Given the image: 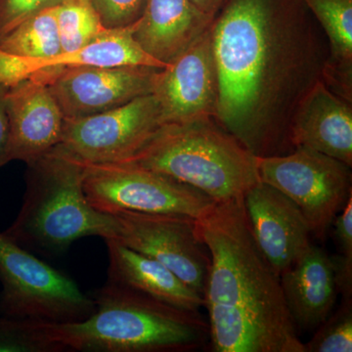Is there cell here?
Segmentation results:
<instances>
[{"label":"cell","mask_w":352,"mask_h":352,"mask_svg":"<svg viewBox=\"0 0 352 352\" xmlns=\"http://www.w3.org/2000/svg\"><path fill=\"white\" fill-rule=\"evenodd\" d=\"M219 105L215 120L256 156H272L296 105L328 57L302 21L274 0H230L212 23Z\"/></svg>","instance_id":"6da1fadb"},{"label":"cell","mask_w":352,"mask_h":352,"mask_svg":"<svg viewBox=\"0 0 352 352\" xmlns=\"http://www.w3.org/2000/svg\"><path fill=\"white\" fill-rule=\"evenodd\" d=\"M210 256L204 302L217 352H305L280 277L252 236L244 197L215 203L196 219Z\"/></svg>","instance_id":"7a4b0ae2"},{"label":"cell","mask_w":352,"mask_h":352,"mask_svg":"<svg viewBox=\"0 0 352 352\" xmlns=\"http://www.w3.org/2000/svg\"><path fill=\"white\" fill-rule=\"evenodd\" d=\"M94 300V314L82 321H32L34 335L48 352L177 351L200 342L195 314L109 282Z\"/></svg>","instance_id":"3957f363"},{"label":"cell","mask_w":352,"mask_h":352,"mask_svg":"<svg viewBox=\"0 0 352 352\" xmlns=\"http://www.w3.org/2000/svg\"><path fill=\"white\" fill-rule=\"evenodd\" d=\"M28 166L22 208L6 237L47 254L63 252L87 236L115 239L113 214L95 210L85 196L82 162L56 146Z\"/></svg>","instance_id":"277c9868"},{"label":"cell","mask_w":352,"mask_h":352,"mask_svg":"<svg viewBox=\"0 0 352 352\" xmlns=\"http://www.w3.org/2000/svg\"><path fill=\"white\" fill-rule=\"evenodd\" d=\"M256 155L212 119L164 124L126 162L184 183L215 203L241 198L261 182Z\"/></svg>","instance_id":"5b68a950"},{"label":"cell","mask_w":352,"mask_h":352,"mask_svg":"<svg viewBox=\"0 0 352 352\" xmlns=\"http://www.w3.org/2000/svg\"><path fill=\"white\" fill-rule=\"evenodd\" d=\"M0 311L19 320L68 323L94 314L92 298L71 278L0 233Z\"/></svg>","instance_id":"8992f818"},{"label":"cell","mask_w":352,"mask_h":352,"mask_svg":"<svg viewBox=\"0 0 352 352\" xmlns=\"http://www.w3.org/2000/svg\"><path fill=\"white\" fill-rule=\"evenodd\" d=\"M82 164L85 196L95 210L104 214L138 212L197 219L215 204L194 187L138 164Z\"/></svg>","instance_id":"52a82bcc"},{"label":"cell","mask_w":352,"mask_h":352,"mask_svg":"<svg viewBox=\"0 0 352 352\" xmlns=\"http://www.w3.org/2000/svg\"><path fill=\"white\" fill-rule=\"evenodd\" d=\"M256 162L261 182L293 201L316 236L326 233L352 195L351 166L314 150L296 147Z\"/></svg>","instance_id":"ba28073f"},{"label":"cell","mask_w":352,"mask_h":352,"mask_svg":"<svg viewBox=\"0 0 352 352\" xmlns=\"http://www.w3.org/2000/svg\"><path fill=\"white\" fill-rule=\"evenodd\" d=\"M164 124L153 94L138 97L107 112L65 119L57 145L82 163H122L131 159Z\"/></svg>","instance_id":"9c48e42d"},{"label":"cell","mask_w":352,"mask_h":352,"mask_svg":"<svg viewBox=\"0 0 352 352\" xmlns=\"http://www.w3.org/2000/svg\"><path fill=\"white\" fill-rule=\"evenodd\" d=\"M115 240L155 259L204 296L210 256L197 233L196 219L186 215L120 212Z\"/></svg>","instance_id":"30bf717a"},{"label":"cell","mask_w":352,"mask_h":352,"mask_svg":"<svg viewBox=\"0 0 352 352\" xmlns=\"http://www.w3.org/2000/svg\"><path fill=\"white\" fill-rule=\"evenodd\" d=\"M159 69L64 67L44 69L34 78L47 85L65 119H76L107 112L152 94Z\"/></svg>","instance_id":"8fae6325"},{"label":"cell","mask_w":352,"mask_h":352,"mask_svg":"<svg viewBox=\"0 0 352 352\" xmlns=\"http://www.w3.org/2000/svg\"><path fill=\"white\" fill-rule=\"evenodd\" d=\"M153 95L164 124H183L217 117L219 76L212 24L191 45L155 76Z\"/></svg>","instance_id":"7c38bea8"},{"label":"cell","mask_w":352,"mask_h":352,"mask_svg":"<svg viewBox=\"0 0 352 352\" xmlns=\"http://www.w3.org/2000/svg\"><path fill=\"white\" fill-rule=\"evenodd\" d=\"M244 205L254 241L280 277L311 245V228L293 201L265 183L245 194Z\"/></svg>","instance_id":"4fadbf2b"},{"label":"cell","mask_w":352,"mask_h":352,"mask_svg":"<svg viewBox=\"0 0 352 352\" xmlns=\"http://www.w3.org/2000/svg\"><path fill=\"white\" fill-rule=\"evenodd\" d=\"M9 162L29 164L56 147L63 134V113L50 88L38 78L8 88Z\"/></svg>","instance_id":"5bb4252c"},{"label":"cell","mask_w":352,"mask_h":352,"mask_svg":"<svg viewBox=\"0 0 352 352\" xmlns=\"http://www.w3.org/2000/svg\"><path fill=\"white\" fill-rule=\"evenodd\" d=\"M351 104L319 80L305 92L289 126V140L352 166Z\"/></svg>","instance_id":"9a60e30c"},{"label":"cell","mask_w":352,"mask_h":352,"mask_svg":"<svg viewBox=\"0 0 352 352\" xmlns=\"http://www.w3.org/2000/svg\"><path fill=\"white\" fill-rule=\"evenodd\" d=\"M190 0H147L133 24V38L144 52L168 66L214 23Z\"/></svg>","instance_id":"2e32d148"},{"label":"cell","mask_w":352,"mask_h":352,"mask_svg":"<svg viewBox=\"0 0 352 352\" xmlns=\"http://www.w3.org/2000/svg\"><path fill=\"white\" fill-rule=\"evenodd\" d=\"M104 241L108 249L109 283L190 314L198 312L205 303L203 296L190 288L163 264L129 249L117 240Z\"/></svg>","instance_id":"e0dca14e"},{"label":"cell","mask_w":352,"mask_h":352,"mask_svg":"<svg viewBox=\"0 0 352 352\" xmlns=\"http://www.w3.org/2000/svg\"><path fill=\"white\" fill-rule=\"evenodd\" d=\"M280 283L296 327L310 330L328 318L338 288L332 259L320 248L310 245L280 275Z\"/></svg>","instance_id":"ac0fdd59"},{"label":"cell","mask_w":352,"mask_h":352,"mask_svg":"<svg viewBox=\"0 0 352 352\" xmlns=\"http://www.w3.org/2000/svg\"><path fill=\"white\" fill-rule=\"evenodd\" d=\"M320 23L329 41L322 80L352 103V0H302Z\"/></svg>","instance_id":"d6986e66"},{"label":"cell","mask_w":352,"mask_h":352,"mask_svg":"<svg viewBox=\"0 0 352 352\" xmlns=\"http://www.w3.org/2000/svg\"><path fill=\"white\" fill-rule=\"evenodd\" d=\"M132 32L133 24L126 28L107 29L80 50L75 52L61 53L46 62L45 68H122L138 66L166 68V65L157 61L143 51L134 39Z\"/></svg>","instance_id":"ffe728a7"},{"label":"cell","mask_w":352,"mask_h":352,"mask_svg":"<svg viewBox=\"0 0 352 352\" xmlns=\"http://www.w3.org/2000/svg\"><path fill=\"white\" fill-rule=\"evenodd\" d=\"M0 48L19 56L43 60L45 69L46 62L62 53L56 7L46 9L23 21L12 31L0 38Z\"/></svg>","instance_id":"44dd1931"},{"label":"cell","mask_w":352,"mask_h":352,"mask_svg":"<svg viewBox=\"0 0 352 352\" xmlns=\"http://www.w3.org/2000/svg\"><path fill=\"white\" fill-rule=\"evenodd\" d=\"M62 53L80 50L107 30L89 0H66L56 7Z\"/></svg>","instance_id":"7402d4cb"},{"label":"cell","mask_w":352,"mask_h":352,"mask_svg":"<svg viewBox=\"0 0 352 352\" xmlns=\"http://www.w3.org/2000/svg\"><path fill=\"white\" fill-rule=\"evenodd\" d=\"M308 344L305 352H351L352 310L351 300H347L330 318L319 326Z\"/></svg>","instance_id":"603a6c76"},{"label":"cell","mask_w":352,"mask_h":352,"mask_svg":"<svg viewBox=\"0 0 352 352\" xmlns=\"http://www.w3.org/2000/svg\"><path fill=\"white\" fill-rule=\"evenodd\" d=\"M0 352H47L34 336L31 320L0 316Z\"/></svg>","instance_id":"cb8c5ba5"},{"label":"cell","mask_w":352,"mask_h":352,"mask_svg":"<svg viewBox=\"0 0 352 352\" xmlns=\"http://www.w3.org/2000/svg\"><path fill=\"white\" fill-rule=\"evenodd\" d=\"M107 29L126 28L142 15L147 0H89Z\"/></svg>","instance_id":"d4e9b609"},{"label":"cell","mask_w":352,"mask_h":352,"mask_svg":"<svg viewBox=\"0 0 352 352\" xmlns=\"http://www.w3.org/2000/svg\"><path fill=\"white\" fill-rule=\"evenodd\" d=\"M66 0H0V38L23 21L46 9L55 8Z\"/></svg>","instance_id":"484cf974"},{"label":"cell","mask_w":352,"mask_h":352,"mask_svg":"<svg viewBox=\"0 0 352 352\" xmlns=\"http://www.w3.org/2000/svg\"><path fill=\"white\" fill-rule=\"evenodd\" d=\"M41 71V60L19 56L0 48V87H16Z\"/></svg>","instance_id":"4316f807"},{"label":"cell","mask_w":352,"mask_h":352,"mask_svg":"<svg viewBox=\"0 0 352 352\" xmlns=\"http://www.w3.org/2000/svg\"><path fill=\"white\" fill-rule=\"evenodd\" d=\"M8 88L0 87V168L9 163V126L6 96Z\"/></svg>","instance_id":"83f0119b"},{"label":"cell","mask_w":352,"mask_h":352,"mask_svg":"<svg viewBox=\"0 0 352 352\" xmlns=\"http://www.w3.org/2000/svg\"><path fill=\"white\" fill-rule=\"evenodd\" d=\"M197 9L210 18H215L226 0H190Z\"/></svg>","instance_id":"f1b7e54d"}]
</instances>
